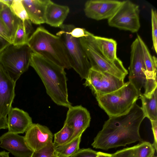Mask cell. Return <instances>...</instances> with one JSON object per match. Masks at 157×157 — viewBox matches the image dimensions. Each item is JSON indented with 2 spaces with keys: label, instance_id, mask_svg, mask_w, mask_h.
<instances>
[{
  "label": "cell",
  "instance_id": "f1b7e54d",
  "mask_svg": "<svg viewBox=\"0 0 157 157\" xmlns=\"http://www.w3.org/2000/svg\"><path fill=\"white\" fill-rule=\"evenodd\" d=\"M55 147L53 142L44 148L33 151L30 157H54Z\"/></svg>",
  "mask_w": 157,
  "mask_h": 157
},
{
  "label": "cell",
  "instance_id": "8992f818",
  "mask_svg": "<svg viewBox=\"0 0 157 157\" xmlns=\"http://www.w3.org/2000/svg\"><path fill=\"white\" fill-rule=\"evenodd\" d=\"M75 26L63 24L56 34L62 40L67 52L71 68L78 73L82 79H86L91 67L80 42L79 38L73 37L70 32Z\"/></svg>",
  "mask_w": 157,
  "mask_h": 157
},
{
  "label": "cell",
  "instance_id": "d4e9b609",
  "mask_svg": "<svg viewBox=\"0 0 157 157\" xmlns=\"http://www.w3.org/2000/svg\"><path fill=\"white\" fill-rule=\"evenodd\" d=\"M82 135L71 141L55 148V152L59 157H69L79 149V144Z\"/></svg>",
  "mask_w": 157,
  "mask_h": 157
},
{
  "label": "cell",
  "instance_id": "603a6c76",
  "mask_svg": "<svg viewBox=\"0 0 157 157\" xmlns=\"http://www.w3.org/2000/svg\"><path fill=\"white\" fill-rule=\"evenodd\" d=\"M33 29L32 23L29 20L23 22L20 19L12 44L14 45L26 44Z\"/></svg>",
  "mask_w": 157,
  "mask_h": 157
},
{
  "label": "cell",
  "instance_id": "30bf717a",
  "mask_svg": "<svg viewBox=\"0 0 157 157\" xmlns=\"http://www.w3.org/2000/svg\"><path fill=\"white\" fill-rule=\"evenodd\" d=\"M144 69L142 49L136 37L131 46L128 81L134 86L139 95L142 93V88H144L145 86L146 77L144 72Z\"/></svg>",
  "mask_w": 157,
  "mask_h": 157
},
{
  "label": "cell",
  "instance_id": "f546056e",
  "mask_svg": "<svg viewBox=\"0 0 157 157\" xmlns=\"http://www.w3.org/2000/svg\"><path fill=\"white\" fill-rule=\"evenodd\" d=\"M97 152L90 148L79 149L69 157H97Z\"/></svg>",
  "mask_w": 157,
  "mask_h": 157
},
{
  "label": "cell",
  "instance_id": "f35d334b",
  "mask_svg": "<svg viewBox=\"0 0 157 157\" xmlns=\"http://www.w3.org/2000/svg\"><path fill=\"white\" fill-rule=\"evenodd\" d=\"M4 4L0 1V13L2 9Z\"/></svg>",
  "mask_w": 157,
  "mask_h": 157
},
{
  "label": "cell",
  "instance_id": "1f68e13d",
  "mask_svg": "<svg viewBox=\"0 0 157 157\" xmlns=\"http://www.w3.org/2000/svg\"><path fill=\"white\" fill-rule=\"evenodd\" d=\"M86 31L84 29L75 27L71 31L70 33L73 37L79 38L86 35Z\"/></svg>",
  "mask_w": 157,
  "mask_h": 157
},
{
  "label": "cell",
  "instance_id": "7a4b0ae2",
  "mask_svg": "<svg viewBox=\"0 0 157 157\" xmlns=\"http://www.w3.org/2000/svg\"><path fill=\"white\" fill-rule=\"evenodd\" d=\"M30 66L41 79L47 94L57 105L69 108L67 79L64 68L33 52Z\"/></svg>",
  "mask_w": 157,
  "mask_h": 157
},
{
  "label": "cell",
  "instance_id": "2e32d148",
  "mask_svg": "<svg viewBox=\"0 0 157 157\" xmlns=\"http://www.w3.org/2000/svg\"><path fill=\"white\" fill-rule=\"evenodd\" d=\"M0 147L15 157H30L33 151L27 144L24 136L8 132L0 136Z\"/></svg>",
  "mask_w": 157,
  "mask_h": 157
},
{
  "label": "cell",
  "instance_id": "3957f363",
  "mask_svg": "<svg viewBox=\"0 0 157 157\" xmlns=\"http://www.w3.org/2000/svg\"><path fill=\"white\" fill-rule=\"evenodd\" d=\"M27 44L32 52L64 69L71 68L64 43L59 36L39 26L31 35Z\"/></svg>",
  "mask_w": 157,
  "mask_h": 157
},
{
  "label": "cell",
  "instance_id": "d6a6232c",
  "mask_svg": "<svg viewBox=\"0 0 157 157\" xmlns=\"http://www.w3.org/2000/svg\"><path fill=\"white\" fill-rule=\"evenodd\" d=\"M151 129L154 137V142L152 145L156 151H157V121H150Z\"/></svg>",
  "mask_w": 157,
  "mask_h": 157
},
{
  "label": "cell",
  "instance_id": "7402d4cb",
  "mask_svg": "<svg viewBox=\"0 0 157 157\" xmlns=\"http://www.w3.org/2000/svg\"><path fill=\"white\" fill-rule=\"evenodd\" d=\"M142 102V109L145 117L150 121H157V89L149 97L141 93L139 96Z\"/></svg>",
  "mask_w": 157,
  "mask_h": 157
},
{
  "label": "cell",
  "instance_id": "cb8c5ba5",
  "mask_svg": "<svg viewBox=\"0 0 157 157\" xmlns=\"http://www.w3.org/2000/svg\"><path fill=\"white\" fill-rule=\"evenodd\" d=\"M0 18L8 31L12 41L20 19L13 13L9 7L4 4L0 13Z\"/></svg>",
  "mask_w": 157,
  "mask_h": 157
},
{
  "label": "cell",
  "instance_id": "ac0fdd59",
  "mask_svg": "<svg viewBox=\"0 0 157 157\" xmlns=\"http://www.w3.org/2000/svg\"><path fill=\"white\" fill-rule=\"evenodd\" d=\"M50 0H22L29 20L32 23L40 25L45 23V14Z\"/></svg>",
  "mask_w": 157,
  "mask_h": 157
},
{
  "label": "cell",
  "instance_id": "5b68a950",
  "mask_svg": "<svg viewBox=\"0 0 157 157\" xmlns=\"http://www.w3.org/2000/svg\"><path fill=\"white\" fill-rule=\"evenodd\" d=\"M86 35L79 38L80 42L90 63L91 68L110 74L124 80L128 74L120 59L111 61L105 58L100 52L92 37V33L86 31Z\"/></svg>",
  "mask_w": 157,
  "mask_h": 157
},
{
  "label": "cell",
  "instance_id": "ffe728a7",
  "mask_svg": "<svg viewBox=\"0 0 157 157\" xmlns=\"http://www.w3.org/2000/svg\"><path fill=\"white\" fill-rule=\"evenodd\" d=\"M155 151L152 144L143 141L133 146L117 151L112 154V157H150Z\"/></svg>",
  "mask_w": 157,
  "mask_h": 157
},
{
  "label": "cell",
  "instance_id": "7c38bea8",
  "mask_svg": "<svg viewBox=\"0 0 157 157\" xmlns=\"http://www.w3.org/2000/svg\"><path fill=\"white\" fill-rule=\"evenodd\" d=\"M90 120V113L85 108L81 105L70 107L67 113L64 123L73 129L74 133L67 143L82 135L89 127Z\"/></svg>",
  "mask_w": 157,
  "mask_h": 157
},
{
  "label": "cell",
  "instance_id": "4fadbf2b",
  "mask_svg": "<svg viewBox=\"0 0 157 157\" xmlns=\"http://www.w3.org/2000/svg\"><path fill=\"white\" fill-rule=\"evenodd\" d=\"M137 37L141 46L145 65L144 72L146 77V82L144 92L143 94L148 97L157 88V59L155 56L151 55L141 36L137 34Z\"/></svg>",
  "mask_w": 157,
  "mask_h": 157
},
{
  "label": "cell",
  "instance_id": "9c48e42d",
  "mask_svg": "<svg viewBox=\"0 0 157 157\" xmlns=\"http://www.w3.org/2000/svg\"><path fill=\"white\" fill-rule=\"evenodd\" d=\"M85 82L96 96L106 94L118 89L124 84V80L110 74L90 69Z\"/></svg>",
  "mask_w": 157,
  "mask_h": 157
},
{
  "label": "cell",
  "instance_id": "83f0119b",
  "mask_svg": "<svg viewBox=\"0 0 157 157\" xmlns=\"http://www.w3.org/2000/svg\"><path fill=\"white\" fill-rule=\"evenodd\" d=\"M151 34L153 48L156 54L157 53V13L156 10H151Z\"/></svg>",
  "mask_w": 157,
  "mask_h": 157
},
{
  "label": "cell",
  "instance_id": "8fae6325",
  "mask_svg": "<svg viewBox=\"0 0 157 157\" xmlns=\"http://www.w3.org/2000/svg\"><path fill=\"white\" fill-rule=\"evenodd\" d=\"M121 1L113 0H90L84 5V12L88 18L99 21L108 19L121 5Z\"/></svg>",
  "mask_w": 157,
  "mask_h": 157
},
{
  "label": "cell",
  "instance_id": "8d00e7d4",
  "mask_svg": "<svg viewBox=\"0 0 157 157\" xmlns=\"http://www.w3.org/2000/svg\"><path fill=\"white\" fill-rule=\"evenodd\" d=\"M0 1L10 7L12 3L13 0H0Z\"/></svg>",
  "mask_w": 157,
  "mask_h": 157
},
{
  "label": "cell",
  "instance_id": "5bb4252c",
  "mask_svg": "<svg viewBox=\"0 0 157 157\" xmlns=\"http://www.w3.org/2000/svg\"><path fill=\"white\" fill-rule=\"evenodd\" d=\"M16 82L0 64V115L7 120L15 96Z\"/></svg>",
  "mask_w": 157,
  "mask_h": 157
},
{
  "label": "cell",
  "instance_id": "ba28073f",
  "mask_svg": "<svg viewBox=\"0 0 157 157\" xmlns=\"http://www.w3.org/2000/svg\"><path fill=\"white\" fill-rule=\"evenodd\" d=\"M108 24L121 30L136 33L140 27L139 6L130 0L122 1L114 14L108 20Z\"/></svg>",
  "mask_w": 157,
  "mask_h": 157
},
{
  "label": "cell",
  "instance_id": "e575fe53",
  "mask_svg": "<svg viewBox=\"0 0 157 157\" xmlns=\"http://www.w3.org/2000/svg\"><path fill=\"white\" fill-rule=\"evenodd\" d=\"M8 128L7 120L4 119L0 115V130Z\"/></svg>",
  "mask_w": 157,
  "mask_h": 157
},
{
  "label": "cell",
  "instance_id": "4316f807",
  "mask_svg": "<svg viewBox=\"0 0 157 157\" xmlns=\"http://www.w3.org/2000/svg\"><path fill=\"white\" fill-rule=\"evenodd\" d=\"M10 8L13 13L22 21L29 20L22 0H13Z\"/></svg>",
  "mask_w": 157,
  "mask_h": 157
},
{
  "label": "cell",
  "instance_id": "9a60e30c",
  "mask_svg": "<svg viewBox=\"0 0 157 157\" xmlns=\"http://www.w3.org/2000/svg\"><path fill=\"white\" fill-rule=\"evenodd\" d=\"M54 135L48 128L33 124L25 132L26 142L33 151L40 150L52 142Z\"/></svg>",
  "mask_w": 157,
  "mask_h": 157
},
{
  "label": "cell",
  "instance_id": "52a82bcc",
  "mask_svg": "<svg viewBox=\"0 0 157 157\" xmlns=\"http://www.w3.org/2000/svg\"><path fill=\"white\" fill-rule=\"evenodd\" d=\"M33 52L26 44H11L0 52V64L15 82L28 69Z\"/></svg>",
  "mask_w": 157,
  "mask_h": 157
},
{
  "label": "cell",
  "instance_id": "484cf974",
  "mask_svg": "<svg viewBox=\"0 0 157 157\" xmlns=\"http://www.w3.org/2000/svg\"><path fill=\"white\" fill-rule=\"evenodd\" d=\"M73 133V129L64 123L62 129L54 134L53 143L55 148L67 143L71 137Z\"/></svg>",
  "mask_w": 157,
  "mask_h": 157
},
{
  "label": "cell",
  "instance_id": "74e56055",
  "mask_svg": "<svg viewBox=\"0 0 157 157\" xmlns=\"http://www.w3.org/2000/svg\"><path fill=\"white\" fill-rule=\"evenodd\" d=\"M9 152L5 151L0 152V157H10L9 156Z\"/></svg>",
  "mask_w": 157,
  "mask_h": 157
},
{
  "label": "cell",
  "instance_id": "4dcf8cb0",
  "mask_svg": "<svg viewBox=\"0 0 157 157\" xmlns=\"http://www.w3.org/2000/svg\"><path fill=\"white\" fill-rule=\"evenodd\" d=\"M0 34L12 44V40L10 33L0 18Z\"/></svg>",
  "mask_w": 157,
  "mask_h": 157
},
{
  "label": "cell",
  "instance_id": "ab89813d",
  "mask_svg": "<svg viewBox=\"0 0 157 157\" xmlns=\"http://www.w3.org/2000/svg\"><path fill=\"white\" fill-rule=\"evenodd\" d=\"M54 157H59L57 155L56 153L54 152Z\"/></svg>",
  "mask_w": 157,
  "mask_h": 157
},
{
  "label": "cell",
  "instance_id": "e0dca14e",
  "mask_svg": "<svg viewBox=\"0 0 157 157\" xmlns=\"http://www.w3.org/2000/svg\"><path fill=\"white\" fill-rule=\"evenodd\" d=\"M7 116L8 128L10 132L23 133L33 124L29 113L17 108L12 107Z\"/></svg>",
  "mask_w": 157,
  "mask_h": 157
},
{
  "label": "cell",
  "instance_id": "44dd1931",
  "mask_svg": "<svg viewBox=\"0 0 157 157\" xmlns=\"http://www.w3.org/2000/svg\"><path fill=\"white\" fill-rule=\"evenodd\" d=\"M93 40L103 56L109 60L115 62L119 59L117 57L116 41L111 38L92 35Z\"/></svg>",
  "mask_w": 157,
  "mask_h": 157
},
{
  "label": "cell",
  "instance_id": "836d02e7",
  "mask_svg": "<svg viewBox=\"0 0 157 157\" xmlns=\"http://www.w3.org/2000/svg\"><path fill=\"white\" fill-rule=\"evenodd\" d=\"M11 44L0 34V52Z\"/></svg>",
  "mask_w": 157,
  "mask_h": 157
},
{
  "label": "cell",
  "instance_id": "277c9868",
  "mask_svg": "<svg viewBox=\"0 0 157 157\" xmlns=\"http://www.w3.org/2000/svg\"><path fill=\"white\" fill-rule=\"evenodd\" d=\"M137 90L129 81L118 89L96 96L99 107L109 117L123 114L132 108L139 97Z\"/></svg>",
  "mask_w": 157,
  "mask_h": 157
},
{
  "label": "cell",
  "instance_id": "d590c367",
  "mask_svg": "<svg viewBox=\"0 0 157 157\" xmlns=\"http://www.w3.org/2000/svg\"><path fill=\"white\" fill-rule=\"evenodd\" d=\"M97 157H112V154L101 151L97 152Z\"/></svg>",
  "mask_w": 157,
  "mask_h": 157
},
{
  "label": "cell",
  "instance_id": "6da1fadb",
  "mask_svg": "<svg viewBox=\"0 0 157 157\" xmlns=\"http://www.w3.org/2000/svg\"><path fill=\"white\" fill-rule=\"evenodd\" d=\"M145 117L141 107L135 103L126 113L109 117L94 138L91 145L95 148L106 151L142 142L139 129Z\"/></svg>",
  "mask_w": 157,
  "mask_h": 157
},
{
  "label": "cell",
  "instance_id": "d6986e66",
  "mask_svg": "<svg viewBox=\"0 0 157 157\" xmlns=\"http://www.w3.org/2000/svg\"><path fill=\"white\" fill-rule=\"evenodd\" d=\"M67 6L57 4L49 1L45 12V23L55 27H59L62 25L69 12Z\"/></svg>",
  "mask_w": 157,
  "mask_h": 157
},
{
  "label": "cell",
  "instance_id": "60d3db41",
  "mask_svg": "<svg viewBox=\"0 0 157 157\" xmlns=\"http://www.w3.org/2000/svg\"><path fill=\"white\" fill-rule=\"evenodd\" d=\"M150 157H157V156H155L154 155L151 156Z\"/></svg>",
  "mask_w": 157,
  "mask_h": 157
}]
</instances>
